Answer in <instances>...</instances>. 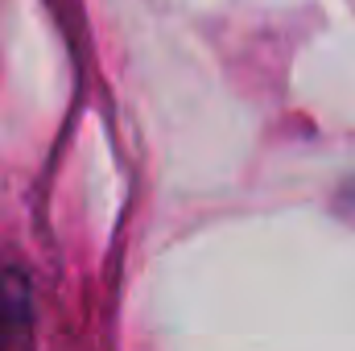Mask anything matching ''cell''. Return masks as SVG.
I'll return each instance as SVG.
<instances>
[{
    "label": "cell",
    "mask_w": 355,
    "mask_h": 351,
    "mask_svg": "<svg viewBox=\"0 0 355 351\" xmlns=\"http://www.w3.org/2000/svg\"><path fill=\"white\" fill-rule=\"evenodd\" d=\"M29 348V306L25 289L17 277L0 281V351H25Z\"/></svg>",
    "instance_id": "6da1fadb"
}]
</instances>
